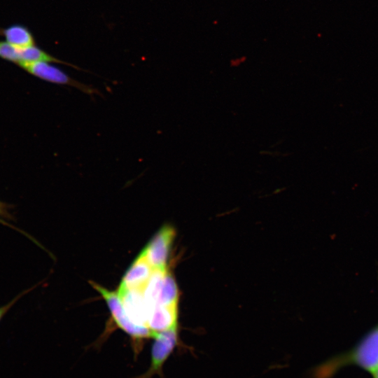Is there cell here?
<instances>
[{
  "mask_svg": "<svg viewBox=\"0 0 378 378\" xmlns=\"http://www.w3.org/2000/svg\"><path fill=\"white\" fill-rule=\"evenodd\" d=\"M0 218L5 220L6 219H12L13 215L10 213V207L5 202L0 201Z\"/></svg>",
  "mask_w": 378,
  "mask_h": 378,
  "instance_id": "obj_12",
  "label": "cell"
},
{
  "mask_svg": "<svg viewBox=\"0 0 378 378\" xmlns=\"http://www.w3.org/2000/svg\"><path fill=\"white\" fill-rule=\"evenodd\" d=\"M0 36L6 41L17 48H24L35 45L31 32L24 26L13 24L6 28H0Z\"/></svg>",
  "mask_w": 378,
  "mask_h": 378,
  "instance_id": "obj_9",
  "label": "cell"
},
{
  "mask_svg": "<svg viewBox=\"0 0 378 378\" xmlns=\"http://www.w3.org/2000/svg\"><path fill=\"white\" fill-rule=\"evenodd\" d=\"M0 224L1 225H4L5 226H7V227H9L10 228H12L13 230H15L18 232H20L21 233H22L24 235H25L26 237H27L29 239H31V237H30L28 234H27L25 232H24L23 230L19 229L18 227H17L16 226L10 224L9 222H8L7 220H5L2 218H0Z\"/></svg>",
  "mask_w": 378,
  "mask_h": 378,
  "instance_id": "obj_13",
  "label": "cell"
},
{
  "mask_svg": "<svg viewBox=\"0 0 378 378\" xmlns=\"http://www.w3.org/2000/svg\"><path fill=\"white\" fill-rule=\"evenodd\" d=\"M354 365L373 374L378 367V326L373 329L349 354L335 358L324 364L321 377L332 375L341 368Z\"/></svg>",
  "mask_w": 378,
  "mask_h": 378,
  "instance_id": "obj_1",
  "label": "cell"
},
{
  "mask_svg": "<svg viewBox=\"0 0 378 378\" xmlns=\"http://www.w3.org/2000/svg\"><path fill=\"white\" fill-rule=\"evenodd\" d=\"M33 288L23 290L18 295L14 297L10 301L6 304L0 306V322L6 313L10 309V308L24 295L29 292Z\"/></svg>",
  "mask_w": 378,
  "mask_h": 378,
  "instance_id": "obj_11",
  "label": "cell"
},
{
  "mask_svg": "<svg viewBox=\"0 0 378 378\" xmlns=\"http://www.w3.org/2000/svg\"><path fill=\"white\" fill-rule=\"evenodd\" d=\"M373 378H378V367L375 370L374 373L372 374Z\"/></svg>",
  "mask_w": 378,
  "mask_h": 378,
  "instance_id": "obj_14",
  "label": "cell"
},
{
  "mask_svg": "<svg viewBox=\"0 0 378 378\" xmlns=\"http://www.w3.org/2000/svg\"><path fill=\"white\" fill-rule=\"evenodd\" d=\"M50 63L43 61L36 62L24 64L20 67L30 74L46 81L74 87L90 95L99 94V90L96 88L71 78L60 69Z\"/></svg>",
  "mask_w": 378,
  "mask_h": 378,
  "instance_id": "obj_4",
  "label": "cell"
},
{
  "mask_svg": "<svg viewBox=\"0 0 378 378\" xmlns=\"http://www.w3.org/2000/svg\"><path fill=\"white\" fill-rule=\"evenodd\" d=\"M153 338L150 366L135 378H152L155 374L163 378V365L179 342L178 327L157 332Z\"/></svg>",
  "mask_w": 378,
  "mask_h": 378,
  "instance_id": "obj_3",
  "label": "cell"
},
{
  "mask_svg": "<svg viewBox=\"0 0 378 378\" xmlns=\"http://www.w3.org/2000/svg\"><path fill=\"white\" fill-rule=\"evenodd\" d=\"M178 300L177 284L172 274L168 271L155 306L178 304Z\"/></svg>",
  "mask_w": 378,
  "mask_h": 378,
  "instance_id": "obj_10",
  "label": "cell"
},
{
  "mask_svg": "<svg viewBox=\"0 0 378 378\" xmlns=\"http://www.w3.org/2000/svg\"><path fill=\"white\" fill-rule=\"evenodd\" d=\"M90 284L105 300L116 326L131 337L136 358L141 351L144 341L153 337L151 332L148 328L137 326L130 321L117 293L108 290L93 281H90Z\"/></svg>",
  "mask_w": 378,
  "mask_h": 378,
  "instance_id": "obj_2",
  "label": "cell"
},
{
  "mask_svg": "<svg viewBox=\"0 0 378 378\" xmlns=\"http://www.w3.org/2000/svg\"><path fill=\"white\" fill-rule=\"evenodd\" d=\"M117 293L130 321L149 330L148 323L150 310L145 301L143 291L120 286Z\"/></svg>",
  "mask_w": 378,
  "mask_h": 378,
  "instance_id": "obj_6",
  "label": "cell"
},
{
  "mask_svg": "<svg viewBox=\"0 0 378 378\" xmlns=\"http://www.w3.org/2000/svg\"><path fill=\"white\" fill-rule=\"evenodd\" d=\"M175 234V230L172 226L164 225L141 251L153 268H167Z\"/></svg>",
  "mask_w": 378,
  "mask_h": 378,
  "instance_id": "obj_5",
  "label": "cell"
},
{
  "mask_svg": "<svg viewBox=\"0 0 378 378\" xmlns=\"http://www.w3.org/2000/svg\"><path fill=\"white\" fill-rule=\"evenodd\" d=\"M177 319L178 304L155 305L150 311L148 327L153 337L157 332L178 327Z\"/></svg>",
  "mask_w": 378,
  "mask_h": 378,
  "instance_id": "obj_8",
  "label": "cell"
},
{
  "mask_svg": "<svg viewBox=\"0 0 378 378\" xmlns=\"http://www.w3.org/2000/svg\"><path fill=\"white\" fill-rule=\"evenodd\" d=\"M154 268L141 252L125 274L120 286L143 291Z\"/></svg>",
  "mask_w": 378,
  "mask_h": 378,
  "instance_id": "obj_7",
  "label": "cell"
}]
</instances>
